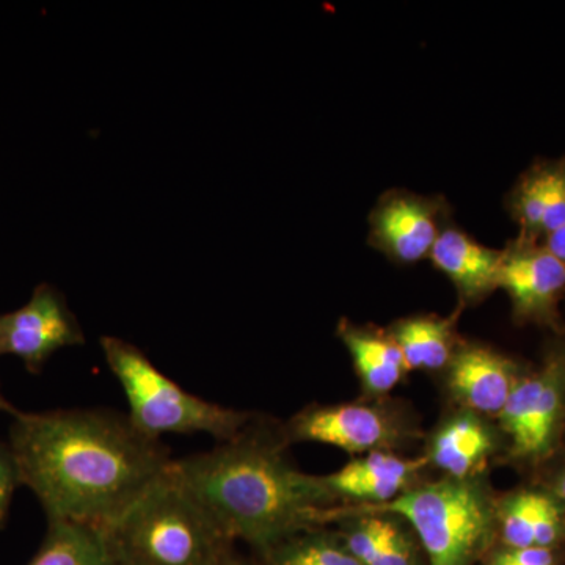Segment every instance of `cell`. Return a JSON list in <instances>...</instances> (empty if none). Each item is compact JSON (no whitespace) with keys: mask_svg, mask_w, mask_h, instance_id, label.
I'll return each instance as SVG.
<instances>
[{"mask_svg":"<svg viewBox=\"0 0 565 565\" xmlns=\"http://www.w3.org/2000/svg\"><path fill=\"white\" fill-rule=\"evenodd\" d=\"M9 446L21 486L35 494L47 522L102 530L173 462L162 440L107 408L18 411L11 415Z\"/></svg>","mask_w":565,"mask_h":565,"instance_id":"obj_1","label":"cell"},{"mask_svg":"<svg viewBox=\"0 0 565 565\" xmlns=\"http://www.w3.org/2000/svg\"><path fill=\"white\" fill-rule=\"evenodd\" d=\"M286 435L250 423L211 451L182 457L173 473L232 541L262 555L330 520L326 479L302 473L286 456Z\"/></svg>","mask_w":565,"mask_h":565,"instance_id":"obj_2","label":"cell"},{"mask_svg":"<svg viewBox=\"0 0 565 565\" xmlns=\"http://www.w3.org/2000/svg\"><path fill=\"white\" fill-rule=\"evenodd\" d=\"M104 533L118 565H221L233 552L172 465Z\"/></svg>","mask_w":565,"mask_h":565,"instance_id":"obj_3","label":"cell"},{"mask_svg":"<svg viewBox=\"0 0 565 565\" xmlns=\"http://www.w3.org/2000/svg\"><path fill=\"white\" fill-rule=\"evenodd\" d=\"M102 349L128 399L126 415L148 437L161 440L166 434H206L222 444L239 434L253 418L248 412L223 407L185 392L128 341L103 337Z\"/></svg>","mask_w":565,"mask_h":565,"instance_id":"obj_4","label":"cell"},{"mask_svg":"<svg viewBox=\"0 0 565 565\" xmlns=\"http://www.w3.org/2000/svg\"><path fill=\"white\" fill-rule=\"evenodd\" d=\"M366 511L392 512L407 520L430 565H471L484 552L494 526V509L486 490L471 479L449 478L408 490Z\"/></svg>","mask_w":565,"mask_h":565,"instance_id":"obj_5","label":"cell"},{"mask_svg":"<svg viewBox=\"0 0 565 565\" xmlns=\"http://www.w3.org/2000/svg\"><path fill=\"white\" fill-rule=\"evenodd\" d=\"M565 414V348L546 356L541 370L520 379L500 416L511 452L525 462L552 455Z\"/></svg>","mask_w":565,"mask_h":565,"instance_id":"obj_6","label":"cell"},{"mask_svg":"<svg viewBox=\"0 0 565 565\" xmlns=\"http://www.w3.org/2000/svg\"><path fill=\"white\" fill-rule=\"evenodd\" d=\"M84 343L65 296L47 282L36 286L24 307L0 315V356H18L29 373L40 374L55 352Z\"/></svg>","mask_w":565,"mask_h":565,"instance_id":"obj_7","label":"cell"},{"mask_svg":"<svg viewBox=\"0 0 565 565\" xmlns=\"http://www.w3.org/2000/svg\"><path fill=\"white\" fill-rule=\"evenodd\" d=\"M286 438L292 441H318L344 451L377 452L397 444L401 438L396 422L384 411L371 405H334L311 407L289 423Z\"/></svg>","mask_w":565,"mask_h":565,"instance_id":"obj_8","label":"cell"},{"mask_svg":"<svg viewBox=\"0 0 565 565\" xmlns=\"http://www.w3.org/2000/svg\"><path fill=\"white\" fill-rule=\"evenodd\" d=\"M498 288L508 292L516 318L552 322L565 291V264L544 245L522 239L503 252Z\"/></svg>","mask_w":565,"mask_h":565,"instance_id":"obj_9","label":"cell"},{"mask_svg":"<svg viewBox=\"0 0 565 565\" xmlns=\"http://www.w3.org/2000/svg\"><path fill=\"white\" fill-rule=\"evenodd\" d=\"M374 243L401 263H418L433 253L440 236L437 207L415 195H392L373 215Z\"/></svg>","mask_w":565,"mask_h":565,"instance_id":"obj_10","label":"cell"},{"mask_svg":"<svg viewBox=\"0 0 565 565\" xmlns=\"http://www.w3.org/2000/svg\"><path fill=\"white\" fill-rule=\"evenodd\" d=\"M520 379L514 362L478 345L463 349L449 362V388L476 414L500 415Z\"/></svg>","mask_w":565,"mask_h":565,"instance_id":"obj_11","label":"cell"},{"mask_svg":"<svg viewBox=\"0 0 565 565\" xmlns=\"http://www.w3.org/2000/svg\"><path fill=\"white\" fill-rule=\"evenodd\" d=\"M426 460H407L382 451L370 452L323 479L337 498H356L385 504L404 493Z\"/></svg>","mask_w":565,"mask_h":565,"instance_id":"obj_12","label":"cell"},{"mask_svg":"<svg viewBox=\"0 0 565 565\" xmlns=\"http://www.w3.org/2000/svg\"><path fill=\"white\" fill-rule=\"evenodd\" d=\"M501 534L508 548H550L565 533L564 504L552 492L522 490L501 508Z\"/></svg>","mask_w":565,"mask_h":565,"instance_id":"obj_13","label":"cell"},{"mask_svg":"<svg viewBox=\"0 0 565 565\" xmlns=\"http://www.w3.org/2000/svg\"><path fill=\"white\" fill-rule=\"evenodd\" d=\"M429 258L455 282L463 299H479L498 288L503 253L490 250L460 230L441 232Z\"/></svg>","mask_w":565,"mask_h":565,"instance_id":"obj_14","label":"cell"},{"mask_svg":"<svg viewBox=\"0 0 565 565\" xmlns=\"http://www.w3.org/2000/svg\"><path fill=\"white\" fill-rule=\"evenodd\" d=\"M512 211L523 239L548 236L565 225V159L530 170L515 188Z\"/></svg>","mask_w":565,"mask_h":565,"instance_id":"obj_15","label":"cell"},{"mask_svg":"<svg viewBox=\"0 0 565 565\" xmlns=\"http://www.w3.org/2000/svg\"><path fill=\"white\" fill-rule=\"evenodd\" d=\"M494 449L492 430L478 416L465 414L449 419L438 430L430 460L455 479H468Z\"/></svg>","mask_w":565,"mask_h":565,"instance_id":"obj_16","label":"cell"},{"mask_svg":"<svg viewBox=\"0 0 565 565\" xmlns=\"http://www.w3.org/2000/svg\"><path fill=\"white\" fill-rule=\"evenodd\" d=\"M28 565H118L102 527L47 522L43 544Z\"/></svg>","mask_w":565,"mask_h":565,"instance_id":"obj_17","label":"cell"},{"mask_svg":"<svg viewBox=\"0 0 565 565\" xmlns=\"http://www.w3.org/2000/svg\"><path fill=\"white\" fill-rule=\"evenodd\" d=\"M345 348L351 352L356 371L364 386L373 393H386L397 385L407 373L403 352L390 338L343 327L341 329Z\"/></svg>","mask_w":565,"mask_h":565,"instance_id":"obj_18","label":"cell"},{"mask_svg":"<svg viewBox=\"0 0 565 565\" xmlns=\"http://www.w3.org/2000/svg\"><path fill=\"white\" fill-rule=\"evenodd\" d=\"M407 370H440L451 362V319L414 318L403 321L393 333Z\"/></svg>","mask_w":565,"mask_h":565,"instance_id":"obj_19","label":"cell"},{"mask_svg":"<svg viewBox=\"0 0 565 565\" xmlns=\"http://www.w3.org/2000/svg\"><path fill=\"white\" fill-rule=\"evenodd\" d=\"M269 565H362L329 535L303 531L264 555Z\"/></svg>","mask_w":565,"mask_h":565,"instance_id":"obj_20","label":"cell"},{"mask_svg":"<svg viewBox=\"0 0 565 565\" xmlns=\"http://www.w3.org/2000/svg\"><path fill=\"white\" fill-rule=\"evenodd\" d=\"M393 522L382 516H367L345 535L344 546L362 565H373Z\"/></svg>","mask_w":565,"mask_h":565,"instance_id":"obj_21","label":"cell"},{"mask_svg":"<svg viewBox=\"0 0 565 565\" xmlns=\"http://www.w3.org/2000/svg\"><path fill=\"white\" fill-rule=\"evenodd\" d=\"M20 486V471L13 452L9 445L0 440V527L6 526L13 494Z\"/></svg>","mask_w":565,"mask_h":565,"instance_id":"obj_22","label":"cell"},{"mask_svg":"<svg viewBox=\"0 0 565 565\" xmlns=\"http://www.w3.org/2000/svg\"><path fill=\"white\" fill-rule=\"evenodd\" d=\"M414 545L408 535L393 522L386 535L384 546L375 557L373 565H414Z\"/></svg>","mask_w":565,"mask_h":565,"instance_id":"obj_23","label":"cell"},{"mask_svg":"<svg viewBox=\"0 0 565 565\" xmlns=\"http://www.w3.org/2000/svg\"><path fill=\"white\" fill-rule=\"evenodd\" d=\"M550 548H505L493 557L490 565H556Z\"/></svg>","mask_w":565,"mask_h":565,"instance_id":"obj_24","label":"cell"},{"mask_svg":"<svg viewBox=\"0 0 565 565\" xmlns=\"http://www.w3.org/2000/svg\"><path fill=\"white\" fill-rule=\"evenodd\" d=\"M544 247L552 253L553 256H556L561 263L565 264V225L561 226L556 232L550 233L548 236H545Z\"/></svg>","mask_w":565,"mask_h":565,"instance_id":"obj_25","label":"cell"},{"mask_svg":"<svg viewBox=\"0 0 565 565\" xmlns=\"http://www.w3.org/2000/svg\"><path fill=\"white\" fill-rule=\"evenodd\" d=\"M550 492L555 494L557 500L565 505V465L557 468L555 475L550 479Z\"/></svg>","mask_w":565,"mask_h":565,"instance_id":"obj_26","label":"cell"},{"mask_svg":"<svg viewBox=\"0 0 565 565\" xmlns=\"http://www.w3.org/2000/svg\"><path fill=\"white\" fill-rule=\"evenodd\" d=\"M0 412H6V414H9L10 416L17 414L18 412V408L6 399V396H3L2 392H0Z\"/></svg>","mask_w":565,"mask_h":565,"instance_id":"obj_27","label":"cell"},{"mask_svg":"<svg viewBox=\"0 0 565 565\" xmlns=\"http://www.w3.org/2000/svg\"><path fill=\"white\" fill-rule=\"evenodd\" d=\"M221 565H250L247 563V561H244L243 557H239L234 553V550L232 553H230L228 556L223 559V563Z\"/></svg>","mask_w":565,"mask_h":565,"instance_id":"obj_28","label":"cell"}]
</instances>
